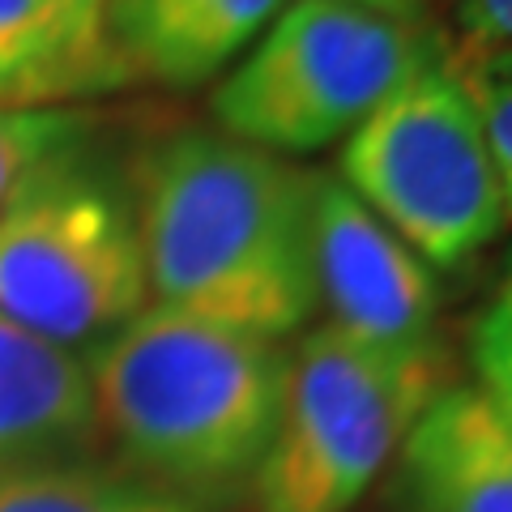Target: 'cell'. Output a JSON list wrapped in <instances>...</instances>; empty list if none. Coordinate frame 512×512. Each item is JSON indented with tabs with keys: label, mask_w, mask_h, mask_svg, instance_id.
<instances>
[{
	"label": "cell",
	"mask_w": 512,
	"mask_h": 512,
	"mask_svg": "<svg viewBox=\"0 0 512 512\" xmlns=\"http://www.w3.org/2000/svg\"><path fill=\"white\" fill-rule=\"evenodd\" d=\"M466 350H470V367H474L470 384L512 427V278L487 299V308L474 316Z\"/></svg>",
	"instance_id": "obj_14"
},
{
	"label": "cell",
	"mask_w": 512,
	"mask_h": 512,
	"mask_svg": "<svg viewBox=\"0 0 512 512\" xmlns=\"http://www.w3.org/2000/svg\"><path fill=\"white\" fill-rule=\"evenodd\" d=\"M94 137V120L73 107L56 111H0V210L22 184V175L47 154Z\"/></svg>",
	"instance_id": "obj_13"
},
{
	"label": "cell",
	"mask_w": 512,
	"mask_h": 512,
	"mask_svg": "<svg viewBox=\"0 0 512 512\" xmlns=\"http://www.w3.org/2000/svg\"><path fill=\"white\" fill-rule=\"evenodd\" d=\"M406 512H512V427L470 380L436 393L397 448Z\"/></svg>",
	"instance_id": "obj_9"
},
{
	"label": "cell",
	"mask_w": 512,
	"mask_h": 512,
	"mask_svg": "<svg viewBox=\"0 0 512 512\" xmlns=\"http://www.w3.org/2000/svg\"><path fill=\"white\" fill-rule=\"evenodd\" d=\"M453 22L474 52L512 47V0H457Z\"/></svg>",
	"instance_id": "obj_16"
},
{
	"label": "cell",
	"mask_w": 512,
	"mask_h": 512,
	"mask_svg": "<svg viewBox=\"0 0 512 512\" xmlns=\"http://www.w3.org/2000/svg\"><path fill=\"white\" fill-rule=\"evenodd\" d=\"M346 5H359V9H376V13H397V18H410V9L419 0H346Z\"/></svg>",
	"instance_id": "obj_17"
},
{
	"label": "cell",
	"mask_w": 512,
	"mask_h": 512,
	"mask_svg": "<svg viewBox=\"0 0 512 512\" xmlns=\"http://www.w3.org/2000/svg\"><path fill=\"white\" fill-rule=\"evenodd\" d=\"M124 470L205 512L248 500L278 423L286 346L150 303L86 355Z\"/></svg>",
	"instance_id": "obj_2"
},
{
	"label": "cell",
	"mask_w": 512,
	"mask_h": 512,
	"mask_svg": "<svg viewBox=\"0 0 512 512\" xmlns=\"http://www.w3.org/2000/svg\"><path fill=\"white\" fill-rule=\"evenodd\" d=\"M312 282L320 325L376 350L440 346V278L338 175L312 171Z\"/></svg>",
	"instance_id": "obj_7"
},
{
	"label": "cell",
	"mask_w": 512,
	"mask_h": 512,
	"mask_svg": "<svg viewBox=\"0 0 512 512\" xmlns=\"http://www.w3.org/2000/svg\"><path fill=\"white\" fill-rule=\"evenodd\" d=\"M150 303L286 342L316 316L312 171L218 128H180L128 175Z\"/></svg>",
	"instance_id": "obj_1"
},
{
	"label": "cell",
	"mask_w": 512,
	"mask_h": 512,
	"mask_svg": "<svg viewBox=\"0 0 512 512\" xmlns=\"http://www.w3.org/2000/svg\"><path fill=\"white\" fill-rule=\"evenodd\" d=\"M99 440L86 359L0 316V474L90 461Z\"/></svg>",
	"instance_id": "obj_10"
},
{
	"label": "cell",
	"mask_w": 512,
	"mask_h": 512,
	"mask_svg": "<svg viewBox=\"0 0 512 512\" xmlns=\"http://www.w3.org/2000/svg\"><path fill=\"white\" fill-rule=\"evenodd\" d=\"M333 175L436 274L508 227L500 171L453 47L427 56L342 141Z\"/></svg>",
	"instance_id": "obj_6"
},
{
	"label": "cell",
	"mask_w": 512,
	"mask_h": 512,
	"mask_svg": "<svg viewBox=\"0 0 512 512\" xmlns=\"http://www.w3.org/2000/svg\"><path fill=\"white\" fill-rule=\"evenodd\" d=\"M107 0H0V111H56L133 86Z\"/></svg>",
	"instance_id": "obj_8"
},
{
	"label": "cell",
	"mask_w": 512,
	"mask_h": 512,
	"mask_svg": "<svg viewBox=\"0 0 512 512\" xmlns=\"http://www.w3.org/2000/svg\"><path fill=\"white\" fill-rule=\"evenodd\" d=\"M453 380L444 346L397 355L329 325L303 329L286 350L278 423L248 491L252 512H350Z\"/></svg>",
	"instance_id": "obj_4"
},
{
	"label": "cell",
	"mask_w": 512,
	"mask_h": 512,
	"mask_svg": "<svg viewBox=\"0 0 512 512\" xmlns=\"http://www.w3.org/2000/svg\"><path fill=\"white\" fill-rule=\"evenodd\" d=\"M457 73L466 82L478 124H483L491 163L500 171L504 188V210L512 222V47H491V52H474V47H453Z\"/></svg>",
	"instance_id": "obj_12"
},
{
	"label": "cell",
	"mask_w": 512,
	"mask_h": 512,
	"mask_svg": "<svg viewBox=\"0 0 512 512\" xmlns=\"http://www.w3.org/2000/svg\"><path fill=\"white\" fill-rule=\"evenodd\" d=\"M0 512H205L124 466L64 461L0 474Z\"/></svg>",
	"instance_id": "obj_11"
},
{
	"label": "cell",
	"mask_w": 512,
	"mask_h": 512,
	"mask_svg": "<svg viewBox=\"0 0 512 512\" xmlns=\"http://www.w3.org/2000/svg\"><path fill=\"white\" fill-rule=\"evenodd\" d=\"M205 0H107L103 18H107V35L116 43L120 60L128 64L137 82V69L146 64V56L154 52L158 43L180 22H188Z\"/></svg>",
	"instance_id": "obj_15"
},
{
	"label": "cell",
	"mask_w": 512,
	"mask_h": 512,
	"mask_svg": "<svg viewBox=\"0 0 512 512\" xmlns=\"http://www.w3.org/2000/svg\"><path fill=\"white\" fill-rule=\"evenodd\" d=\"M440 47L431 30L397 13L286 0L214 86L210 116L222 137L265 154H316L346 141Z\"/></svg>",
	"instance_id": "obj_5"
},
{
	"label": "cell",
	"mask_w": 512,
	"mask_h": 512,
	"mask_svg": "<svg viewBox=\"0 0 512 512\" xmlns=\"http://www.w3.org/2000/svg\"><path fill=\"white\" fill-rule=\"evenodd\" d=\"M90 141L35 163L0 210V316L69 355L150 308L133 192Z\"/></svg>",
	"instance_id": "obj_3"
}]
</instances>
